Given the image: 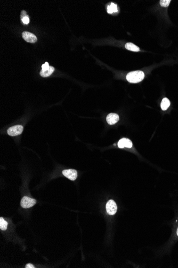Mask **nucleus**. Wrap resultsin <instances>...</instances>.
I'll return each instance as SVG.
<instances>
[{"label":"nucleus","mask_w":178,"mask_h":268,"mask_svg":"<svg viewBox=\"0 0 178 268\" xmlns=\"http://www.w3.org/2000/svg\"><path fill=\"white\" fill-rule=\"evenodd\" d=\"M171 2V0H161L160 1V6L163 7H168Z\"/></svg>","instance_id":"4468645a"},{"label":"nucleus","mask_w":178,"mask_h":268,"mask_svg":"<svg viewBox=\"0 0 178 268\" xmlns=\"http://www.w3.org/2000/svg\"><path fill=\"white\" fill-rule=\"evenodd\" d=\"M54 70H54V68L53 67H50V68L48 69L42 70L41 71L40 75L42 77H48L49 76H50V75H52V73L54 72Z\"/></svg>","instance_id":"1a4fd4ad"},{"label":"nucleus","mask_w":178,"mask_h":268,"mask_svg":"<svg viewBox=\"0 0 178 268\" xmlns=\"http://www.w3.org/2000/svg\"><path fill=\"white\" fill-rule=\"evenodd\" d=\"M36 203V200L34 199H32L27 196H24L22 199L20 204L22 208L26 209L34 206Z\"/></svg>","instance_id":"f03ea898"},{"label":"nucleus","mask_w":178,"mask_h":268,"mask_svg":"<svg viewBox=\"0 0 178 268\" xmlns=\"http://www.w3.org/2000/svg\"><path fill=\"white\" fill-rule=\"evenodd\" d=\"M125 48H126V49H128L129 51H132V52H137L140 51V48L138 46H136V45L133 44L132 43H127L125 44Z\"/></svg>","instance_id":"9b49d317"},{"label":"nucleus","mask_w":178,"mask_h":268,"mask_svg":"<svg viewBox=\"0 0 178 268\" xmlns=\"http://www.w3.org/2000/svg\"><path fill=\"white\" fill-rule=\"evenodd\" d=\"M22 21L25 24H28V23H30V18L28 16L25 17L22 19Z\"/></svg>","instance_id":"2eb2a0df"},{"label":"nucleus","mask_w":178,"mask_h":268,"mask_svg":"<svg viewBox=\"0 0 178 268\" xmlns=\"http://www.w3.org/2000/svg\"><path fill=\"white\" fill-rule=\"evenodd\" d=\"M119 116L115 113H111L107 115L106 120L109 125H114L119 121Z\"/></svg>","instance_id":"0eeeda50"},{"label":"nucleus","mask_w":178,"mask_h":268,"mask_svg":"<svg viewBox=\"0 0 178 268\" xmlns=\"http://www.w3.org/2000/svg\"><path fill=\"white\" fill-rule=\"evenodd\" d=\"M62 174L69 179L74 181L77 177V172L75 170H65L62 171Z\"/></svg>","instance_id":"39448f33"},{"label":"nucleus","mask_w":178,"mask_h":268,"mask_svg":"<svg viewBox=\"0 0 178 268\" xmlns=\"http://www.w3.org/2000/svg\"><path fill=\"white\" fill-rule=\"evenodd\" d=\"M176 234H177V236H178V228L177 229V231H176Z\"/></svg>","instance_id":"6ab92c4d"},{"label":"nucleus","mask_w":178,"mask_h":268,"mask_svg":"<svg viewBox=\"0 0 178 268\" xmlns=\"http://www.w3.org/2000/svg\"><path fill=\"white\" fill-rule=\"evenodd\" d=\"M25 268H34V266L33 265V264H30V263H28V264L26 265V266H25Z\"/></svg>","instance_id":"a211bd4d"},{"label":"nucleus","mask_w":178,"mask_h":268,"mask_svg":"<svg viewBox=\"0 0 178 268\" xmlns=\"http://www.w3.org/2000/svg\"><path fill=\"white\" fill-rule=\"evenodd\" d=\"M8 223L2 217L0 218V229L1 230H6L8 227Z\"/></svg>","instance_id":"ddd939ff"},{"label":"nucleus","mask_w":178,"mask_h":268,"mask_svg":"<svg viewBox=\"0 0 178 268\" xmlns=\"http://www.w3.org/2000/svg\"><path fill=\"white\" fill-rule=\"evenodd\" d=\"M22 36L25 40L28 43H36L38 40L37 38L35 35L28 32H23L22 33Z\"/></svg>","instance_id":"423d86ee"},{"label":"nucleus","mask_w":178,"mask_h":268,"mask_svg":"<svg viewBox=\"0 0 178 268\" xmlns=\"http://www.w3.org/2000/svg\"><path fill=\"white\" fill-rule=\"evenodd\" d=\"M50 66H49V63L48 62H45L44 63V64H43L42 65V70H46V69H48L49 68H50Z\"/></svg>","instance_id":"dca6fc26"},{"label":"nucleus","mask_w":178,"mask_h":268,"mask_svg":"<svg viewBox=\"0 0 178 268\" xmlns=\"http://www.w3.org/2000/svg\"><path fill=\"white\" fill-rule=\"evenodd\" d=\"M106 210L109 215H113L116 214L117 209V207L114 200H110L106 204Z\"/></svg>","instance_id":"20e7f679"},{"label":"nucleus","mask_w":178,"mask_h":268,"mask_svg":"<svg viewBox=\"0 0 178 268\" xmlns=\"http://www.w3.org/2000/svg\"><path fill=\"white\" fill-rule=\"evenodd\" d=\"M23 126L20 125H15L9 128L7 132L10 136H16L22 134L23 131Z\"/></svg>","instance_id":"7ed1b4c3"},{"label":"nucleus","mask_w":178,"mask_h":268,"mask_svg":"<svg viewBox=\"0 0 178 268\" xmlns=\"http://www.w3.org/2000/svg\"><path fill=\"white\" fill-rule=\"evenodd\" d=\"M117 5L112 3L110 6H108L107 7V12L108 14H113L114 12H117Z\"/></svg>","instance_id":"f8f14e48"},{"label":"nucleus","mask_w":178,"mask_h":268,"mask_svg":"<svg viewBox=\"0 0 178 268\" xmlns=\"http://www.w3.org/2000/svg\"><path fill=\"white\" fill-rule=\"evenodd\" d=\"M170 101L168 98L165 97L162 100V102L160 104V107L163 110L165 111L167 110L168 109V107H170Z\"/></svg>","instance_id":"9d476101"},{"label":"nucleus","mask_w":178,"mask_h":268,"mask_svg":"<svg viewBox=\"0 0 178 268\" xmlns=\"http://www.w3.org/2000/svg\"><path fill=\"white\" fill-rule=\"evenodd\" d=\"M144 74L141 71H136L129 73L126 79L130 83H139L144 79Z\"/></svg>","instance_id":"f257e3e1"},{"label":"nucleus","mask_w":178,"mask_h":268,"mask_svg":"<svg viewBox=\"0 0 178 268\" xmlns=\"http://www.w3.org/2000/svg\"><path fill=\"white\" fill-rule=\"evenodd\" d=\"M28 16V15L27 14V13H26V11H25V10H23L21 12V14H20V17H21V19H22V18Z\"/></svg>","instance_id":"f3484780"},{"label":"nucleus","mask_w":178,"mask_h":268,"mask_svg":"<svg viewBox=\"0 0 178 268\" xmlns=\"http://www.w3.org/2000/svg\"><path fill=\"white\" fill-rule=\"evenodd\" d=\"M118 146L120 148H123L124 147L130 148L132 147V142L129 139L122 138L118 141Z\"/></svg>","instance_id":"6e6552de"}]
</instances>
